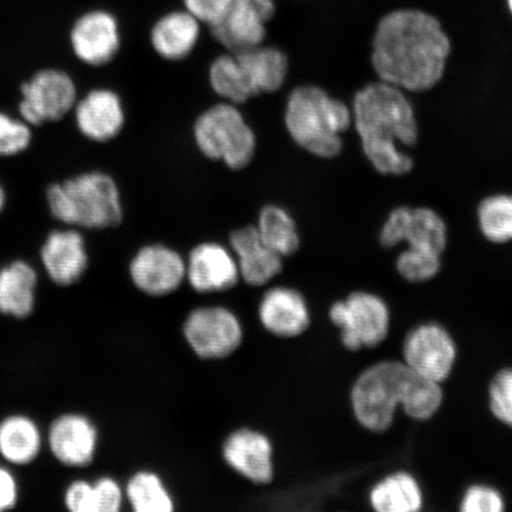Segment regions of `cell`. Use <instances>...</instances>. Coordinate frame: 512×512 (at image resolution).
I'll use <instances>...</instances> for the list:
<instances>
[{
	"mask_svg": "<svg viewBox=\"0 0 512 512\" xmlns=\"http://www.w3.org/2000/svg\"><path fill=\"white\" fill-rule=\"evenodd\" d=\"M96 512H120L126 505L124 484L113 476H101L93 482Z\"/></svg>",
	"mask_w": 512,
	"mask_h": 512,
	"instance_id": "obj_35",
	"label": "cell"
},
{
	"mask_svg": "<svg viewBox=\"0 0 512 512\" xmlns=\"http://www.w3.org/2000/svg\"><path fill=\"white\" fill-rule=\"evenodd\" d=\"M403 357L414 373L440 383L452 373L457 348L443 326L422 324L409 332L403 345Z\"/></svg>",
	"mask_w": 512,
	"mask_h": 512,
	"instance_id": "obj_17",
	"label": "cell"
},
{
	"mask_svg": "<svg viewBox=\"0 0 512 512\" xmlns=\"http://www.w3.org/2000/svg\"><path fill=\"white\" fill-rule=\"evenodd\" d=\"M351 113L364 156L380 175L413 170L414 159L402 147L418 142L419 125L405 91L380 80L368 83L354 95Z\"/></svg>",
	"mask_w": 512,
	"mask_h": 512,
	"instance_id": "obj_2",
	"label": "cell"
},
{
	"mask_svg": "<svg viewBox=\"0 0 512 512\" xmlns=\"http://www.w3.org/2000/svg\"><path fill=\"white\" fill-rule=\"evenodd\" d=\"M194 138L204 156L232 170L245 169L255 156V133L238 106L230 102L202 113L194 126Z\"/></svg>",
	"mask_w": 512,
	"mask_h": 512,
	"instance_id": "obj_6",
	"label": "cell"
},
{
	"mask_svg": "<svg viewBox=\"0 0 512 512\" xmlns=\"http://www.w3.org/2000/svg\"><path fill=\"white\" fill-rule=\"evenodd\" d=\"M275 15V0H233L226 17L210 28L211 35L229 53L258 47L264 44Z\"/></svg>",
	"mask_w": 512,
	"mask_h": 512,
	"instance_id": "obj_16",
	"label": "cell"
},
{
	"mask_svg": "<svg viewBox=\"0 0 512 512\" xmlns=\"http://www.w3.org/2000/svg\"><path fill=\"white\" fill-rule=\"evenodd\" d=\"M256 319L267 335L290 341L309 330L311 311L304 294L296 287L273 283L260 294Z\"/></svg>",
	"mask_w": 512,
	"mask_h": 512,
	"instance_id": "obj_13",
	"label": "cell"
},
{
	"mask_svg": "<svg viewBox=\"0 0 512 512\" xmlns=\"http://www.w3.org/2000/svg\"><path fill=\"white\" fill-rule=\"evenodd\" d=\"M18 501V480L9 466L0 464V512L14 509Z\"/></svg>",
	"mask_w": 512,
	"mask_h": 512,
	"instance_id": "obj_39",
	"label": "cell"
},
{
	"mask_svg": "<svg viewBox=\"0 0 512 512\" xmlns=\"http://www.w3.org/2000/svg\"><path fill=\"white\" fill-rule=\"evenodd\" d=\"M460 509L464 512H501L504 510V499L489 485H472L466 490Z\"/></svg>",
	"mask_w": 512,
	"mask_h": 512,
	"instance_id": "obj_36",
	"label": "cell"
},
{
	"mask_svg": "<svg viewBox=\"0 0 512 512\" xmlns=\"http://www.w3.org/2000/svg\"><path fill=\"white\" fill-rule=\"evenodd\" d=\"M489 401L492 414L512 427V369H503L492 379Z\"/></svg>",
	"mask_w": 512,
	"mask_h": 512,
	"instance_id": "obj_34",
	"label": "cell"
},
{
	"mask_svg": "<svg viewBox=\"0 0 512 512\" xmlns=\"http://www.w3.org/2000/svg\"><path fill=\"white\" fill-rule=\"evenodd\" d=\"M412 370L405 363L386 361L363 371L351 393L352 409L371 432L387 431L401 406Z\"/></svg>",
	"mask_w": 512,
	"mask_h": 512,
	"instance_id": "obj_7",
	"label": "cell"
},
{
	"mask_svg": "<svg viewBox=\"0 0 512 512\" xmlns=\"http://www.w3.org/2000/svg\"><path fill=\"white\" fill-rule=\"evenodd\" d=\"M407 243V251L441 256L447 246V226L437 211L427 207H398L390 211L380 232L384 248Z\"/></svg>",
	"mask_w": 512,
	"mask_h": 512,
	"instance_id": "obj_12",
	"label": "cell"
},
{
	"mask_svg": "<svg viewBox=\"0 0 512 512\" xmlns=\"http://www.w3.org/2000/svg\"><path fill=\"white\" fill-rule=\"evenodd\" d=\"M6 202H8V195H6L4 185L0 182V214L3 213L6 207Z\"/></svg>",
	"mask_w": 512,
	"mask_h": 512,
	"instance_id": "obj_40",
	"label": "cell"
},
{
	"mask_svg": "<svg viewBox=\"0 0 512 512\" xmlns=\"http://www.w3.org/2000/svg\"><path fill=\"white\" fill-rule=\"evenodd\" d=\"M46 201L50 215L66 227L104 230L124 219L118 185L105 172H83L50 184Z\"/></svg>",
	"mask_w": 512,
	"mask_h": 512,
	"instance_id": "obj_4",
	"label": "cell"
},
{
	"mask_svg": "<svg viewBox=\"0 0 512 512\" xmlns=\"http://www.w3.org/2000/svg\"><path fill=\"white\" fill-rule=\"evenodd\" d=\"M44 435L37 422L24 414L0 420V457L9 466H27L41 456Z\"/></svg>",
	"mask_w": 512,
	"mask_h": 512,
	"instance_id": "obj_24",
	"label": "cell"
},
{
	"mask_svg": "<svg viewBox=\"0 0 512 512\" xmlns=\"http://www.w3.org/2000/svg\"><path fill=\"white\" fill-rule=\"evenodd\" d=\"M181 335L198 361L224 362L246 342V328L239 313L220 303L192 307L183 317Z\"/></svg>",
	"mask_w": 512,
	"mask_h": 512,
	"instance_id": "obj_5",
	"label": "cell"
},
{
	"mask_svg": "<svg viewBox=\"0 0 512 512\" xmlns=\"http://www.w3.org/2000/svg\"><path fill=\"white\" fill-rule=\"evenodd\" d=\"M396 268L403 279L411 283H425L440 272L441 256L415 253L405 249L396 260Z\"/></svg>",
	"mask_w": 512,
	"mask_h": 512,
	"instance_id": "obj_33",
	"label": "cell"
},
{
	"mask_svg": "<svg viewBox=\"0 0 512 512\" xmlns=\"http://www.w3.org/2000/svg\"><path fill=\"white\" fill-rule=\"evenodd\" d=\"M285 125L294 143L318 158L343 150V134L352 125L351 107L317 86H300L288 96Z\"/></svg>",
	"mask_w": 512,
	"mask_h": 512,
	"instance_id": "obj_3",
	"label": "cell"
},
{
	"mask_svg": "<svg viewBox=\"0 0 512 512\" xmlns=\"http://www.w3.org/2000/svg\"><path fill=\"white\" fill-rule=\"evenodd\" d=\"M329 318L339 330L345 348H374L386 339L390 313L386 303L373 293L356 292L331 305Z\"/></svg>",
	"mask_w": 512,
	"mask_h": 512,
	"instance_id": "obj_9",
	"label": "cell"
},
{
	"mask_svg": "<svg viewBox=\"0 0 512 512\" xmlns=\"http://www.w3.org/2000/svg\"><path fill=\"white\" fill-rule=\"evenodd\" d=\"M229 248L238 262L241 284L265 288L284 272V258L261 240L255 226L235 229L229 236Z\"/></svg>",
	"mask_w": 512,
	"mask_h": 512,
	"instance_id": "obj_20",
	"label": "cell"
},
{
	"mask_svg": "<svg viewBox=\"0 0 512 512\" xmlns=\"http://www.w3.org/2000/svg\"><path fill=\"white\" fill-rule=\"evenodd\" d=\"M78 102V88L67 72L57 68L38 70L22 83L18 112L32 127L62 120Z\"/></svg>",
	"mask_w": 512,
	"mask_h": 512,
	"instance_id": "obj_8",
	"label": "cell"
},
{
	"mask_svg": "<svg viewBox=\"0 0 512 512\" xmlns=\"http://www.w3.org/2000/svg\"><path fill=\"white\" fill-rule=\"evenodd\" d=\"M370 504L379 512H415L424 498L418 480L407 472H396L371 489Z\"/></svg>",
	"mask_w": 512,
	"mask_h": 512,
	"instance_id": "obj_27",
	"label": "cell"
},
{
	"mask_svg": "<svg viewBox=\"0 0 512 512\" xmlns=\"http://www.w3.org/2000/svg\"><path fill=\"white\" fill-rule=\"evenodd\" d=\"M128 279L140 296L163 300L174 296L187 281V261L163 243L140 247L127 268Z\"/></svg>",
	"mask_w": 512,
	"mask_h": 512,
	"instance_id": "obj_10",
	"label": "cell"
},
{
	"mask_svg": "<svg viewBox=\"0 0 512 512\" xmlns=\"http://www.w3.org/2000/svg\"><path fill=\"white\" fill-rule=\"evenodd\" d=\"M63 503L70 512H96L93 482L82 478L73 480L64 490Z\"/></svg>",
	"mask_w": 512,
	"mask_h": 512,
	"instance_id": "obj_38",
	"label": "cell"
},
{
	"mask_svg": "<svg viewBox=\"0 0 512 512\" xmlns=\"http://www.w3.org/2000/svg\"><path fill=\"white\" fill-rule=\"evenodd\" d=\"M38 286L37 272L28 261L15 260L0 268V313L25 319L34 313Z\"/></svg>",
	"mask_w": 512,
	"mask_h": 512,
	"instance_id": "obj_23",
	"label": "cell"
},
{
	"mask_svg": "<svg viewBox=\"0 0 512 512\" xmlns=\"http://www.w3.org/2000/svg\"><path fill=\"white\" fill-rule=\"evenodd\" d=\"M209 81L214 92L230 104L240 105L256 96L245 69L233 53L221 55L211 63Z\"/></svg>",
	"mask_w": 512,
	"mask_h": 512,
	"instance_id": "obj_29",
	"label": "cell"
},
{
	"mask_svg": "<svg viewBox=\"0 0 512 512\" xmlns=\"http://www.w3.org/2000/svg\"><path fill=\"white\" fill-rule=\"evenodd\" d=\"M202 24L187 10H171L153 23L150 42L153 50L168 61H182L200 42Z\"/></svg>",
	"mask_w": 512,
	"mask_h": 512,
	"instance_id": "obj_22",
	"label": "cell"
},
{
	"mask_svg": "<svg viewBox=\"0 0 512 512\" xmlns=\"http://www.w3.org/2000/svg\"><path fill=\"white\" fill-rule=\"evenodd\" d=\"M40 255L44 272L60 287L80 283L89 267L87 243L78 228L67 227L50 232Z\"/></svg>",
	"mask_w": 512,
	"mask_h": 512,
	"instance_id": "obj_19",
	"label": "cell"
},
{
	"mask_svg": "<svg viewBox=\"0 0 512 512\" xmlns=\"http://www.w3.org/2000/svg\"><path fill=\"white\" fill-rule=\"evenodd\" d=\"M187 261V284L191 291L203 297L222 296L241 284L238 262L227 246L219 242L198 243L191 249Z\"/></svg>",
	"mask_w": 512,
	"mask_h": 512,
	"instance_id": "obj_14",
	"label": "cell"
},
{
	"mask_svg": "<svg viewBox=\"0 0 512 512\" xmlns=\"http://www.w3.org/2000/svg\"><path fill=\"white\" fill-rule=\"evenodd\" d=\"M451 50L437 18L424 11L398 10L377 25L371 64L380 81L406 93L427 92L443 80Z\"/></svg>",
	"mask_w": 512,
	"mask_h": 512,
	"instance_id": "obj_1",
	"label": "cell"
},
{
	"mask_svg": "<svg viewBox=\"0 0 512 512\" xmlns=\"http://www.w3.org/2000/svg\"><path fill=\"white\" fill-rule=\"evenodd\" d=\"M220 454L224 465L249 484L271 485L277 476L274 441L260 428L240 426L229 431Z\"/></svg>",
	"mask_w": 512,
	"mask_h": 512,
	"instance_id": "obj_11",
	"label": "cell"
},
{
	"mask_svg": "<svg viewBox=\"0 0 512 512\" xmlns=\"http://www.w3.org/2000/svg\"><path fill=\"white\" fill-rule=\"evenodd\" d=\"M232 2L233 0H182L183 9L209 29L226 17Z\"/></svg>",
	"mask_w": 512,
	"mask_h": 512,
	"instance_id": "obj_37",
	"label": "cell"
},
{
	"mask_svg": "<svg viewBox=\"0 0 512 512\" xmlns=\"http://www.w3.org/2000/svg\"><path fill=\"white\" fill-rule=\"evenodd\" d=\"M255 227L261 240L281 258H291L299 251L300 235L297 224L286 209L275 204L262 208Z\"/></svg>",
	"mask_w": 512,
	"mask_h": 512,
	"instance_id": "obj_28",
	"label": "cell"
},
{
	"mask_svg": "<svg viewBox=\"0 0 512 512\" xmlns=\"http://www.w3.org/2000/svg\"><path fill=\"white\" fill-rule=\"evenodd\" d=\"M126 505L134 512H174L177 501L162 475L149 467L132 472L124 484Z\"/></svg>",
	"mask_w": 512,
	"mask_h": 512,
	"instance_id": "obj_26",
	"label": "cell"
},
{
	"mask_svg": "<svg viewBox=\"0 0 512 512\" xmlns=\"http://www.w3.org/2000/svg\"><path fill=\"white\" fill-rule=\"evenodd\" d=\"M508 5H509V9H510L511 14H512V0H508Z\"/></svg>",
	"mask_w": 512,
	"mask_h": 512,
	"instance_id": "obj_41",
	"label": "cell"
},
{
	"mask_svg": "<svg viewBox=\"0 0 512 512\" xmlns=\"http://www.w3.org/2000/svg\"><path fill=\"white\" fill-rule=\"evenodd\" d=\"M32 126L19 117L0 111V158L22 155L34 139Z\"/></svg>",
	"mask_w": 512,
	"mask_h": 512,
	"instance_id": "obj_32",
	"label": "cell"
},
{
	"mask_svg": "<svg viewBox=\"0 0 512 512\" xmlns=\"http://www.w3.org/2000/svg\"><path fill=\"white\" fill-rule=\"evenodd\" d=\"M238 57L256 96L278 92L288 74V59L284 51L261 46L233 53Z\"/></svg>",
	"mask_w": 512,
	"mask_h": 512,
	"instance_id": "obj_25",
	"label": "cell"
},
{
	"mask_svg": "<svg viewBox=\"0 0 512 512\" xmlns=\"http://www.w3.org/2000/svg\"><path fill=\"white\" fill-rule=\"evenodd\" d=\"M70 47L76 59L87 66H106L121 47L118 18L104 9L86 12L76 19L70 30Z\"/></svg>",
	"mask_w": 512,
	"mask_h": 512,
	"instance_id": "obj_18",
	"label": "cell"
},
{
	"mask_svg": "<svg viewBox=\"0 0 512 512\" xmlns=\"http://www.w3.org/2000/svg\"><path fill=\"white\" fill-rule=\"evenodd\" d=\"M47 444L57 463L69 469H86L98 456L99 427L86 414L63 413L51 422Z\"/></svg>",
	"mask_w": 512,
	"mask_h": 512,
	"instance_id": "obj_15",
	"label": "cell"
},
{
	"mask_svg": "<svg viewBox=\"0 0 512 512\" xmlns=\"http://www.w3.org/2000/svg\"><path fill=\"white\" fill-rule=\"evenodd\" d=\"M444 395L440 383L414 373L407 382L401 407L414 420L426 421L433 418L443 403Z\"/></svg>",
	"mask_w": 512,
	"mask_h": 512,
	"instance_id": "obj_31",
	"label": "cell"
},
{
	"mask_svg": "<svg viewBox=\"0 0 512 512\" xmlns=\"http://www.w3.org/2000/svg\"><path fill=\"white\" fill-rule=\"evenodd\" d=\"M73 112L79 132L94 143L111 142L125 125L123 101L112 89H93L78 99Z\"/></svg>",
	"mask_w": 512,
	"mask_h": 512,
	"instance_id": "obj_21",
	"label": "cell"
},
{
	"mask_svg": "<svg viewBox=\"0 0 512 512\" xmlns=\"http://www.w3.org/2000/svg\"><path fill=\"white\" fill-rule=\"evenodd\" d=\"M480 232L492 243L512 241V194L485 197L477 209Z\"/></svg>",
	"mask_w": 512,
	"mask_h": 512,
	"instance_id": "obj_30",
	"label": "cell"
}]
</instances>
